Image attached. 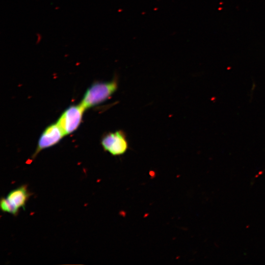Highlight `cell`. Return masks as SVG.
I'll return each mask as SVG.
<instances>
[{
	"label": "cell",
	"instance_id": "cell-5",
	"mask_svg": "<svg viewBox=\"0 0 265 265\" xmlns=\"http://www.w3.org/2000/svg\"><path fill=\"white\" fill-rule=\"evenodd\" d=\"M64 135V133L57 123L49 126L39 137L33 157H35L41 151L57 144Z\"/></svg>",
	"mask_w": 265,
	"mask_h": 265
},
{
	"label": "cell",
	"instance_id": "cell-3",
	"mask_svg": "<svg viewBox=\"0 0 265 265\" xmlns=\"http://www.w3.org/2000/svg\"><path fill=\"white\" fill-rule=\"evenodd\" d=\"M85 110L80 104L73 105L67 108L60 115L56 123L65 135L73 132L78 129Z\"/></svg>",
	"mask_w": 265,
	"mask_h": 265
},
{
	"label": "cell",
	"instance_id": "cell-1",
	"mask_svg": "<svg viewBox=\"0 0 265 265\" xmlns=\"http://www.w3.org/2000/svg\"><path fill=\"white\" fill-rule=\"evenodd\" d=\"M117 88L116 79L109 81L95 82L87 89L80 104L85 110L92 107L108 99Z\"/></svg>",
	"mask_w": 265,
	"mask_h": 265
},
{
	"label": "cell",
	"instance_id": "cell-4",
	"mask_svg": "<svg viewBox=\"0 0 265 265\" xmlns=\"http://www.w3.org/2000/svg\"><path fill=\"white\" fill-rule=\"evenodd\" d=\"M104 149L112 156H120L126 153L128 143L122 131L110 132L104 136L101 140Z\"/></svg>",
	"mask_w": 265,
	"mask_h": 265
},
{
	"label": "cell",
	"instance_id": "cell-2",
	"mask_svg": "<svg viewBox=\"0 0 265 265\" xmlns=\"http://www.w3.org/2000/svg\"><path fill=\"white\" fill-rule=\"evenodd\" d=\"M31 194L26 185H22L11 190L0 201L2 212L16 215L21 209H25Z\"/></svg>",
	"mask_w": 265,
	"mask_h": 265
}]
</instances>
